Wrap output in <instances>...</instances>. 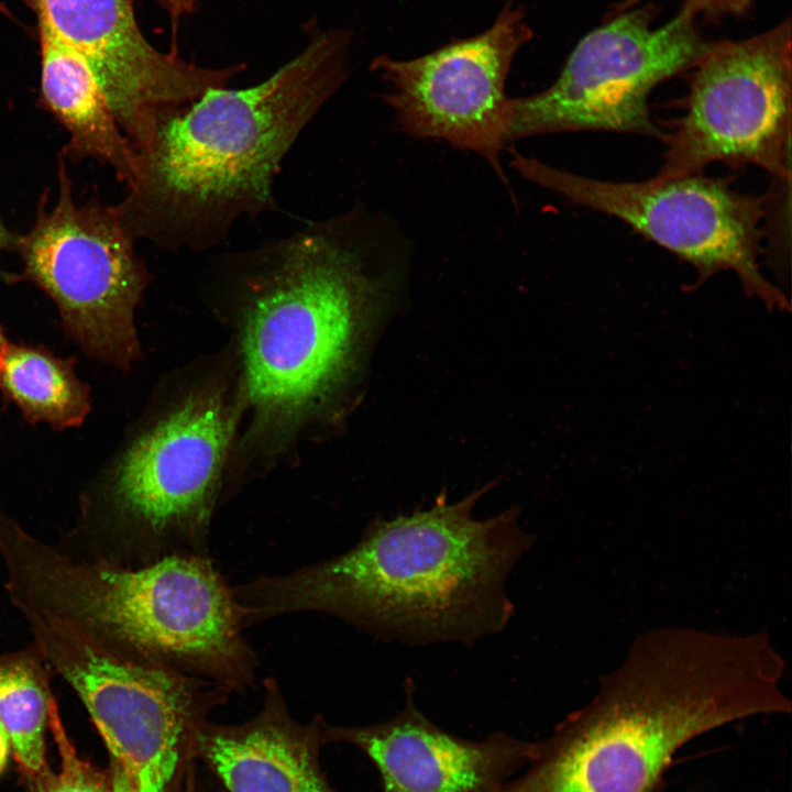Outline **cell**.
Instances as JSON below:
<instances>
[{
    "instance_id": "cell-3",
    "label": "cell",
    "mask_w": 792,
    "mask_h": 792,
    "mask_svg": "<svg viewBox=\"0 0 792 792\" xmlns=\"http://www.w3.org/2000/svg\"><path fill=\"white\" fill-rule=\"evenodd\" d=\"M351 40L343 29L319 33L261 84L212 89L162 123L112 206L129 235L170 252H205L240 219L275 211L282 162L345 80Z\"/></svg>"
},
{
    "instance_id": "cell-4",
    "label": "cell",
    "mask_w": 792,
    "mask_h": 792,
    "mask_svg": "<svg viewBox=\"0 0 792 792\" xmlns=\"http://www.w3.org/2000/svg\"><path fill=\"white\" fill-rule=\"evenodd\" d=\"M360 229L350 212L213 263L240 310L244 389L260 431L298 427L360 371L392 295Z\"/></svg>"
},
{
    "instance_id": "cell-19",
    "label": "cell",
    "mask_w": 792,
    "mask_h": 792,
    "mask_svg": "<svg viewBox=\"0 0 792 792\" xmlns=\"http://www.w3.org/2000/svg\"><path fill=\"white\" fill-rule=\"evenodd\" d=\"M48 727L59 755V769L52 772L45 767L31 777L33 792H111L110 777L77 755L61 722L53 697L50 703Z\"/></svg>"
},
{
    "instance_id": "cell-1",
    "label": "cell",
    "mask_w": 792,
    "mask_h": 792,
    "mask_svg": "<svg viewBox=\"0 0 792 792\" xmlns=\"http://www.w3.org/2000/svg\"><path fill=\"white\" fill-rule=\"evenodd\" d=\"M493 485L455 503L441 494L427 509L377 517L343 553L234 586L245 627L314 612L411 647L471 646L499 634L515 613L508 576L535 537L521 528L518 507L473 517Z\"/></svg>"
},
{
    "instance_id": "cell-18",
    "label": "cell",
    "mask_w": 792,
    "mask_h": 792,
    "mask_svg": "<svg viewBox=\"0 0 792 792\" xmlns=\"http://www.w3.org/2000/svg\"><path fill=\"white\" fill-rule=\"evenodd\" d=\"M48 666L28 649L0 656V723L30 777L45 767V733L52 694Z\"/></svg>"
},
{
    "instance_id": "cell-20",
    "label": "cell",
    "mask_w": 792,
    "mask_h": 792,
    "mask_svg": "<svg viewBox=\"0 0 792 792\" xmlns=\"http://www.w3.org/2000/svg\"><path fill=\"white\" fill-rule=\"evenodd\" d=\"M645 0H620L612 9L609 16L619 14L631 8L638 7ZM755 0H684L683 6L689 8L695 15L705 18H721L725 15H740L745 13Z\"/></svg>"
},
{
    "instance_id": "cell-6",
    "label": "cell",
    "mask_w": 792,
    "mask_h": 792,
    "mask_svg": "<svg viewBox=\"0 0 792 792\" xmlns=\"http://www.w3.org/2000/svg\"><path fill=\"white\" fill-rule=\"evenodd\" d=\"M34 649L87 708L138 792H168L185 748H193L207 713L230 692L210 681L116 653L69 620L14 602Z\"/></svg>"
},
{
    "instance_id": "cell-5",
    "label": "cell",
    "mask_w": 792,
    "mask_h": 792,
    "mask_svg": "<svg viewBox=\"0 0 792 792\" xmlns=\"http://www.w3.org/2000/svg\"><path fill=\"white\" fill-rule=\"evenodd\" d=\"M9 592L61 616L107 649L216 683L254 684L258 658L246 640L233 587L209 554L177 553L142 565L76 561L13 522L0 528Z\"/></svg>"
},
{
    "instance_id": "cell-15",
    "label": "cell",
    "mask_w": 792,
    "mask_h": 792,
    "mask_svg": "<svg viewBox=\"0 0 792 792\" xmlns=\"http://www.w3.org/2000/svg\"><path fill=\"white\" fill-rule=\"evenodd\" d=\"M261 710L238 725L205 722L195 748L228 792H337L321 769L326 723L301 724L289 713L278 682H263Z\"/></svg>"
},
{
    "instance_id": "cell-13",
    "label": "cell",
    "mask_w": 792,
    "mask_h": 792,
    "mask_svg": "<svg viewBox=\"0 0 792 792\" xmlns=\"http://www.w3.org/2000/svg\"><path fill=\"white\" fill-rule=\"evenodd\" d=\"M53 31L94 68L121 131L136 154L162 123L245 65L201 67L176 50L157 51L141 32L130 0H28Z\"/></svg>"
},
{
    "instance_id": "cell-12",
    "label": "cell",
    "mask_w": 792,
    "mask_h": 792,
    "mask_svg": "<svg viewBox=\"0 0 792 792\" xmlns=\"http://www.w3.org/2000/svg\"><path fill=\"white\" fill-rule=\"evenodd\" d=\"M534 37L525 10L507 1L493 23L418 57L378 54L371 69L407 134L447 141L479 153L503 179L501 152L508 142L505 85L517 53Z\"/></svg>"
},
{
    "instance_id": "cell-16",
    "label": "cell",
    "mask_w": 792,
    "mask_h": 792,
    "mask_svg": "<svg viewBox=\"0 0 792 792\" xmlns=\"http://www.w3.org/2000/svg\"><path fill=\"white\" fill-rule=\"evenodd\" d=\"M36 19L41 99L68 135L62 156L98 160L129 187L138 174V154L117 123L94 68L41 15Z\"/></svg>"
},
{
    "instance_id": "cell-2",
    "label": "cell",
    "mask_w": 792,
    "mask_h": 792,
    "mask_svg": "<svg viewBox=\"0 0 792 792\" xmlns=\"http://www.w3.org/2000/svg\"><path fill=\"white\" fill-rule=\"evenodd\" d=\"M785 662L766 632L683 626L635 637L581 708L532 741L499 792H657L691 739L745 718L790 714Z\"/></svg>"
},
{
    "instance_id": "cell-10",
    "label": "cell",
    "mask_w": 792,
    "mask_h": 792,
    "mask_svg": "<svg viewBox=\"0 0 792 792\" xmlns=\"http://www.w3.org/2000/svg\"><path fill=\"white\" fill-rule=\"evenodd\" d=\"M693 68L685 112L667 134L656 176L700 175L721 162L791 178V19L749 38L713 42Z\"/></svg>"
},
{
    "instance_id": "cell-14",
    "label": "cell",
    "mask_w": 792,
    "mask_h": 792,
    "mask_svg": "<svg viewBox=\"0 0 792 792\" xmlns=\"http://www.w3.org/2000/svg\"><path fill=\"white\" fill-rule=\"evenodd\" d=\"M394 717L355 727H324L326 743L360 749L375 766L383 792H499L527 766L532 743L497 732L474 741L442 729L417 707L414 685Z\"/></svg>"
},
{
    "instance_id": "cell-21",
    "label": "cell",
    "mask_w": 792,
    "mask_h": 792,
    "mask_svg": "<svg viewBox=\"0 0 792 792\" xmlns=\"http://www.w3.org/2000/svg\"><path fill=\"white\" fill-rule=\"evenodd\" d=\"M111 792H138L127 770L114 759L111 766Z\"/></svg>"
},
{
    "instance_id": "cell-11",
    "label": "cell",
    "mask_w": 792,
    "mask_h": 792,
    "mask_svg": "<svg viewBox=\"0 0 792 792\" xmlns=\"http://www.w3.org/2000/svg\"><path fill=\"white\" fill-rule=\"evenodd\" d=\"M513 167L569 201L613 216L691 264L701 279L733 271L745 289L784 306L783 294L762 274L766 196L741 194L729 178L690 175L642 182L587 178L513 153Z\"/></svg>"
},
{
    "instance_id": "cell-23",
    "label": "cell",
    "mask_w": 792,
    "mask_h": 792,
    "mask_svg": "<svg viewBox=\"0 0 792 792\" xmlns=\"http://www.w3.org/2000/svg\"><path fill=\"white\" fill-rule=\"evenodd\" d=\"M16 237L18 235L8 230L0 216V253L7 250H13Z\"/></svg>"
},
{
    "instance_id": "cell-25",
    "label": "cell",
    "mask_w": 792,
    "mask_h": 792,
    "mask_svg": "<svg viewBox=\"0 0 792 792\" xmlns=\"http://www.w3.org/2000/svg\"><path fill=\"white\" fill-rule=\"evenodd\" d=\"M7 345H8V343L6 342L4 337H3V333H2V331H1V329H0V364H1V361H2V358H3V354H4V351H6V349H7Z\"/></svg>"
},
{
    "instance_id": "cell-17",
    "label": "cell",
    "mask_w": 792,
    "mask_h": 792,
    "mask_svg": "<svg viewBox=\"0 0 792 792\" xmlns=\"http://www.w3.org/2000/svg\"><path fill=\"white\" fill-rule=\"evenodd\" d=\"M0 386L29 420L58 429L79 426L90 409L89 388L72 362L42 349L8 343Z\"/></svg>"
},
{
    "instance_id": "cell-8",
    "label": "cell",
    "mask_w": 792,
    "mask_h": 792,
    "mask_svg": "<svg viewBox=\"0 0 792 792\" xmlns=\"http://www.w3.org/2000/svg\"><path fill=\"white\" fill-rule=\"evenodd\" d=\"M653 7L612 15L569 55L557 80L535 95L510 98L508 142L531 135L605 131L666 141L652 120L651 91L693 68L710 50L696 15L682 6L659 28Z\"/></svg>"
},
{
    "instance_id": "cell-7",
    "label": "cell",
    "mask_w": 792,
    "mask_h": 792,
    "mask_svg": "<svg viewBox=\"0 0 792 792\" xmlns=\"http://www.w3.org/2000/svg\"><path fill=\"white\" fill-rule=\"evenodd\" d=\"M233 435L234 415L223 393L201 388L122 453L109 477L108 498L134 553L133 565L177 553L209 554Z\"/></svg>"
},
{
    "instance_id": "cell-22",
    "label": "cell",
    "mask_w": 792,
    "mask_h": 792,
    "mask_svg": "<svg viewBox=\"0 0 792 792\" xmlns=\"http://www.w3.org/2000/svg\"><path fill=\"white\" fill-rule=\"evenodd\" d=\"M173 18L194 10L198 0H162Z\"/></svg>"
},
{
    "instance_id": "cell-24",
    "label": "cell",
    "mask_w": 792,
    "mask_h": 792,
    "mask_svg": "<svg viewBox=\"0 0 792 792\" xmlns=\"http://www.w3.org/2000/svg\"><path fill=\"white\" fill-rule=\"evenodd\" d=\"M10 740L9 736L0 723V773L6 767L9 755Z\"/></svg>"
},
{
    "instance_id": "cell-9",
    "label": "cell",
    "mask_w": 792,
    "mask_h": 792,
    "mask_svg": "<svg viewBox=\"0 0 792 792\" xmlns=\"http://www.w3.org/2000/svg\"><path fill=\"white\" fill-rule=\"evenodd\" d=\"M42 195L35 221L13 251L23 277L56 305L68 333L84 350L118 367L140 354L134 312L151 273L112 206L75 200L65 158L58 160V195Z\"/></svg>"
}]
</instances>
